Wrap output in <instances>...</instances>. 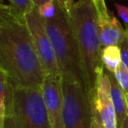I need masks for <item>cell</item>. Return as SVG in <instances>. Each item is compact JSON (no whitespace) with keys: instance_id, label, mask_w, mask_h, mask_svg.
Masks as SVG:
<instances>
[{"instance_id":"cell-17","label":"cell","mask_w":128,"mask_h":128,"mask_svg":"<svg viewBox=\"0 0 128 128\" xmlns=\"http://www.w3.org/2000/svg\"><path fill=\"white\" fill-rule=\"evenodd\" d=\"M115 7L120 18L125 22V24H128V7L118 3L115 4Z\"/></svg>"},{"instance_id":"cell-2","label":"cell","mask_w":128,"mask_h":128,"mask_svg":"<svg viewBox=\"0 0 128 128\" xmlns=\"http://www.w3.org/2000/svg\"><path fill=\"white\" fill-rule=\"evenodd\" d=\"M68 15L79 51L84 86L88 93L93 89L98 74L104 70L97 11L91 0H78Z\"/></svg>"},{"instance_id":"cell-4","label":"cell","mask_w":128,"mask_h":128,"mask_svg":"<svg viewBox=\"0 0 128 128\" xmlns=\"http://www.w3.org/2000/svg\"><path fill=\"white\" fill-rule=\"evenodd\" d=\"M5 128H51L41 88L15 86L12 111Z\"/></svg>"},{"instance_id":"cell-6","label":"cell","mask_w":128,"mask_h":128,"mask_svg":"<svg viewBox=\"0 0 128 128\" xmlns=\"http://www.w3.org/2000/svg\"><path fill=\"white\" fill-rule=\"evenodd\" d=\"M25 18L45 74H60L54 49L47 31L46 19L35 6L25 14Z\"/></svg>"},{"instance_id":"cell-5","label":"cell","mask_w":128,"mask_h":128,"mask_svg":"<svg viewBox=\"0 0 128 128\" xmlns=\"http://www.w3.org/2000/svg\"><path fill=\"white\" fill-rule=\"evenodd\" d=\"M64 128H91L92 112L88 93L82 82L62 75Z\"/></svg>"},{"instance_id":"cell-8","label":"cell","mask_w":128,"mask_h":128,"mask_svg":"<svg viewBox=\"0 0 128 128\" xmlns=\"http://www.w3.org/2000/svg\"><path fill=\"white\" fill-rule=\"evenodd\" d=\"M41 91L51 128H64V97L61 74L45 76Z\"/></svg>"},{"instance_id":"cell-20","label":"cell","mask_w":128,"mask_h":128,"mask_svg":"<svg viewBox=\"0 0 128 128\" xmlns=\"http://www.w3.org/2000/svg\"><path fill=\"white\" fill-rule=\"evenodd\" d=\"M91 128H105L97 119H95L94 117H92V121H91Z\"/></svg>"},{"instance_id":"cell-16","label":"cell","mask_w":128,"mask_h":128,"mask_svg":"<svg viewBox=\"0 0 128 128\" xmlns=\"http://www.w3.org/2000/svg\"><path fill=\"white\" fill-rule=\"evenodd\" d=\"M91 1L93 2V5L97 11V15L99 19L106 18L110 15V12L106 6L105 0H91Z\"/></svg>"},{"instance_id":"cell-18","label":"cell","mask_w":128,"mask_h":128,"mask_svg":"<svg viewBox=\"0 0 128 128\" xmlns=\"http://www.w3.org/2000/svg\"><path fill=\"white\" fill-rule=\"evenodd\" d=\"M54 1L62 10H64L68 14H69L71 8L73 7V5L75 3L74 0H54Z\"/></svg>"},{"instance_id":"cell-1","label":"cell","mask_w":128,"mask_h":128,"mask_svg":"<svg viewBox=\"0 0 128 128\" xmlns=\"http://www.w3.org/2000/svg\"><path fill=\"white\" fill-rule=\"evenodd\" d=\"M0 69L14 86L41 88L46 76L25 15L12 5L0 6Z\"/></svg>"},{"instance_id":"cell-7","label":"cell","mask_w":128,"mask_h":128,"mask_svg":"<svg viewBox=\"0 0 128 128\" xmlns=\"http://www.w3.org/2000/svg\"><path fill=\"white\" fill-rule=\"evenodd\" d=\"M88 97L92 117L97 119L105 128H117L110 79L105 69L98 74L93 89L88 92Z\"/></svg>"},{"instance_id":"cell-23","label":"cell","mask_w":128,"mask_h":128,"mask_svg":"<svg viewBox=\"0 0 128 128\" xmlns=\"http://www.w3.org/2000/svg\"><path fill=\"white\" fill-rule=\"evenodd\" d=\"M0 128H5V123H2V124H0Z\"/></svg>"},{"instance_id":"cell-24","label":"cell","mask_w":128,"mask_h":128,"mask_svg":"<svg viewBox=\"0 0 128 128\" xmlns=\"http://www.w3.org/2000/svg\"><path fill=\"white\" fill-rule=\"evenodd\" d=\"M126 97H127V103H128V95H127V96H126Z\"/></svg>"},{"instance_id":"cell-13","label":"cell","mask_w":128,"mask_h":128,"mask_svg":"<svg viewBox=\"0 0 128 128\" xmlns=\"http://www.w3.org/2000/svg\"><path fill=\"white\" fill-rule=\"evenodd\" d=\"M114 75L118 84L120 85L123 92L127 96L128 95V69L123 62L118 66V68L114 72Z\"/></svg>"},{"instance_id":"cell-3","label":"cell","mask_w":128,"mask_h":128,"mask_svg":"<svg viewBox=\"0 0 128 128\" xmlns=\"http://www.w3.org/2000/svg\"><path fill=\"white\" fill-rule=\"evenodd\" d=\"M46 26L60 74L73 77L84 84L79 51L68 13L57 5L55 15L46 19Z\"/></svg>"},{"instance_id":"cell-14","label":"cell","mask_w":128,"mask_h":128,"mask_svg":"<svg viewBox=\"0 0 128 128\" xmlns=\"http://www.w3.org/2000/svg\"><path fill=\"white\" fill-rule=\"evenodd\" d=\"M56 3L54 0H50L48 2H46L45 4H43L41 7L37 8L39 13L45 18V19H50L55 15L56 12Z\"/></svg>"},{"instance_id":"cell-11","label":"cell","mask_w":128,"mask_h":128,"mask_svg":"<svg viewBox=\"0 0 128 128\" xmlns=\"http://www.w3.org/2000/svg\"><path fill=\"white\" fill-rule=\"evenodd\" d=\"M105 69V68H104ZM109 76L110 84H111V95L112 100L116 112V118H117V128H120L126 118L128 117V103H127V97L125 93L123 92L122 88L118 84L114 73H111L107 70H105Z\"/></svg>"},{"instance_id":"cell-21","label":"cell","mask_w":128,"mask_h":128,"mask_svg":"<svg viewBox=\"0 0 128 128\" xmlns=\"http://www.w3.org/2000/svg\"><path fill=\"white\" fill-rule=\"evenodd\" d=\"M31 1H32L33 5H34L36 8H39V7H41L43 4H45L46 2H48V1H50V0H31Z\"/></svg>"},{"instance_id":"cell-9","label":"cell","mask_w":128,"mask_h":128,"mask_svg":"<svg viewBox=\"0 0 128 128\" xmlns=\"http://www.w3.org/2000/svg\"><path fill=\"white\" fill-rule=\"evenodd\" d=\"M98 27L102 48L114 45L120 46L121 43L127 37L126 29L121 25L119 20L111 13L106 18H98Z\"/></svg>"},{"instance_id":"cell-15","label":"cell","mask_w":128,"mask_h":128,"mask_svg":"<svg viewBox=\"0 0 128 128\" xmlns=\"http://www.w3.org/2000/svg\"><path fill=\"white\" fill-rule=\"evenodd\" d=\"M9 2L15 9H17L24 15L27 12H29L34 6L31 0H9Z\"/></svg>"},{"instance_id":"cell-19","label":"cell","mask_w":128,"mask_h":128,"mask_svg":"<svg viewBox=\"0 0 128 128\" xmlns=\"http://www.w3.org/2000/svg\"><path fill=\"white\" fill-rule=\"evenodd\" d=\"M120 48H121V54H122V62L128 69V39L127 37L121 43Z\"/></svg>"},{"instance_id":"cell-10","label":"cell","mask_w":128,"mask_h":128,"mask_svg":"<svg viewBox=\"0 0 128 128\" xmlns=\"http://www.w3.org/2000/svg\"><path fill=\"white\" fill-rule=\"evenodd\" d=\"M15 86L6 72L0 69V124L9 118L14 99Z\"/></svg>"},{"instance_id":"cell-12","label":"cell","mask_w":128,"mask_h":128,"mask_svg":"<svg viewBox=\"0 0 128 128\" xmlns=\"http://www.w3.org/2000/svg\"><path fill=\"white\" fill-rule=\"evenodd\" d=\"M101 60L105 70L114 73L118 66L122 63V54L120 46H107L102 48Z\"/></svg>"},{"instance_id":"cell-22","label":"cell","mask_w":128,"mask_h":128,"mask_svg":"<svg viewBox=\"0 0 128 128\" xmlns=\"http://www.w3.org/2000/svg\"><path fill=\"white\" fill-rule=\"evenodd\" d=\"M120 128H128V117L126 118V120L124 121V123L122 124V126Z\"/></svg>"}]
</instances>
